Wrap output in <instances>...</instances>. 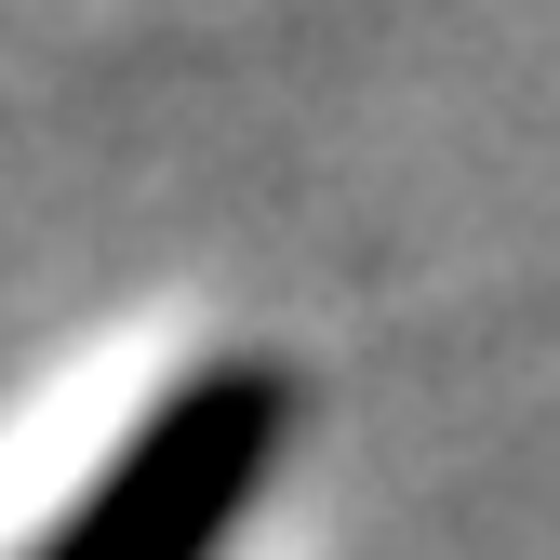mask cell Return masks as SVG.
Listing matches in <instances>:
<instances>
[{
	"label": "cell",
	"instance_id": "6da1fadb",
	"mask_svg": "<svg viewBox=\"0 0 560 560\" xmlns=\"http://www.w3.org/2000/svg\"><path fill=\"white\" fill-rule=\"evenodd\" d=\"M294 454V374L280 361H200L120 428V454L54 508L27 560H228Z\"/></svg>",
	"mask_w": 560,
	"mask_h": 560
}]
</instances>
